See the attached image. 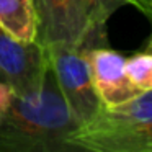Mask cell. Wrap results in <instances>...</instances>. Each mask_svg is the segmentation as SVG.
Here are the masks:
<instances>
[{
	"instance_id": "obj_1",
	"label": "cell",
	"mask_w": 152,
	"mask_h": 152,
	"mask_svg": "<svg viewBox=\"0 0 152 152\" xmlns=\"http://www.w3.org/2000/svg\"><path fill=\"white\" fill-rule=\"evenodd\" d=\"M79 123L48 67L36 96L15 95L0 116V152H75L70 136Z\"/></svg>"
},
{
	"instance_id": "obj_2",
	"label": "cell",
	"mask_w": 152,
	"mask_h": 152,
	"mask_svg": "<svg viewBox=\"0 0 152 152\" xmlns=\"http://www.w3.org/2000/svg\"><path fill=\"white\" fill-rule=\"evenodd\" d=\"M75 152H152V90L100 105L70 136Z\"/></svg>"
},
{
	"instance_id": "obj_3",
	"label": "cell",
	"mask_w": 152,
	"mask_h": 152,
	"mask_svg": "<svg viewBox=\"0 0 152 152\" xmlns=\"http://www.w3.org/2000/svg\"><path fill=\"white\" fill-rule=\"evenodd\" d=\"M88 48L90 44L85 39L46 48L49 67L54 74L57 88L79 124L95 115L102 105L85 57V51Z\"/></svg>"
},
{
	"instance_id": "obj_4",
	"label": "cell",
	"mask_w": 152,
	"mask_h": 152,
	"mask_svg": "<svg viewBox=\"0 0 152 152\" xmlns=\"http://www.w3.org/2000/svg\"><path fill=\"white\" fill-rule=\"evenodd\" d=\"M48 67L46 48L36 41H20L0 28V80L8 83L15 95L36 96Z\"/></svg>"
},
{
	"instance_id": "obj_5",
	"label": "cell",
	"mask_w": 152,
	"mask_h": 152,
	"mask_svg": "<svg viewBox=\"0 0 152 152\" xmlns=\"http://www.w3.org/2000/svg\"><path fill=\"white\" fill-rule=\"evenodd\" d=\"M36 13V43H79L88 31L80 0H33Z\"/></svg>"
},
{
	"instance_id": "obj_6",
	"label": "cell",
	"mask_w": 152,
	"mask_h": 152,
	"mask_svg": "<svg viewBox=\"0 0 152 152\" xmlns=\"http://www.w3.org/2000/svg\"><path fill=\"white\" fill-rule=\"evenodd\" d=\"M85 57L95 92L103 105H116L139 93L124 72V54L103 44L88 48Z\"/></svg>"
},
{
	"instance_id": "obj_7",
	"label": "cell",
	"mask_w": 152,
	"mask_h": 152,
	"mask_svg": "<svg viewBox=\"0 0 152 152\" xmlns=\"http://www.w3.org/2000/svg\"><path fill=\"white\" fill-rule=\"evenodd\" d=\"M0 28L20 41H36L33 0H0Z\"/></svg>"
},
{
	"instance_id": "obj_8",
	"label": "cell",
	"mask_w": 152,
	"mask_h": 152,
	"mask_svg": "<svg viewBox=\"0 0 152 152\" xmlns=\"http://www.w3.org/2000/svg\"><path fill=\"white\" fill-rule=\"evenodd\" d=\"M88 28H106L110 17L124 5H131L151 18L152 0H80Z\"/></svg>"
},
{
	"instance_id": "obj_9",
	"label": "cell",
	"mask_w": 152,
	"mask_h": 152,
	"mask_svg": "<svg viewBox=\"0 0 152 152\" xmlns=\"http://www.w3.org/2000/svg\"><path fill=\"white\" fill-rule=\"evenodd\" d=\"M124 72L137 92L152 90V44L145 41L142 49L124 57Z\"/></svg>"
},
{
	"instance_id": "obj_10",
	"label": "cell",
	"mask_w": 152,
	"mask_h": 152,
	"mask_svg": "<svg viewBox=\"0 0 152 152\" xmlns=\"http://www.w3.org/2000/svg\"><path fill=\"white\" fill-rule=\"evenodd\" d=\"M13 96H15V92L12 90V87L8 83H5L4 80H0V116L8 110Z\"/></svg>"
}]
</instances>
